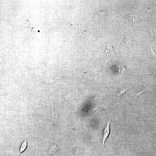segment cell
Instances as JSON below:
<instances>
[{"label":"cell","instance_id":"8","mask_svg":"<svg viewBox=\"0 0 156 156\" xmlns=\"http://www.w3.org/2000/svg\"><path fill=\"white\" fill-rule=\"evenodd\" d=\"M148 76L156 77V72H152L149 73Z\"/></svg>","mask_w":156,"mask_h":156},{"label":"cell","instance_id":"7","mask_svg":"<svg viewBox=\"0 0 156 156\" xmlns=\"http://www.w3.org/2000/svg\"><path fill=\"white\" fill-rule=\"evenodd\" d=\"M57 148L56 147V146H53V147L51 149L50 151V154H52L54 153L55 151L57 150Z\"/></svg>","mask_w":156,"mask_h":156},{"label":"cell","instance_id":"6","mask_svg":"<svg viewBox=\"0 0 156 156\" xmlns=\"http://www.w3.org/2000/svg\"><path fill=\"white\" fill-rule=\"evenodd\" d=\"M128 89V88L123 89L122 90H121V91L119 92V93L118 94V96H121V95H122L124 93V92H125L126 91H127V90Z\"/></svg>","mask_w":156,"mask_h":156},{"label":"cell","instance_id":"4","mask_svg":"<svg viewBox=\"0 0 156 156\" xmlns=\"http://www.w3.org/2000/svg\"><path fill=\"white\" fill-rule=\"evenodd\" d=\"M150 51L151 55L153 58H156V53L152 46L150 48Z\"/></svg>","mask_w":156,"mask_h":156},{"label":"cell","instance_id":"3","mask_svg":"<svg viewBox=\"0 0 156 156\" xmlns=\"http://www.w3.org/2000/svg\"><path fill=\"white\" fill-rule=\"evenodd\" d=\"M27 146V141L26 140L22 144L21 146L20 152L19 153H22L25 151L26 149Z\"/></svg>","mask_w":156,"mask_h":156},{"label":"cell","instance_id":"9","mask_svg":"<svg viewBox=\"0 0 156 156\" xmlns=\"http://www.w3.org/2000/svg\"><path fill=\"white\" fill-rule=\"evenodd\" d=\"M146 89L144 90H141L140 92H137L136 94V96H139V95L142 94L143 92H144L146 91Z\"/></svg>","mask_w":156,"mask_h":156},{"label":"cell","instance_id":"5","mask_svg":"<svg viewBox=\"0 0 156 156\" xmlns=\"http://www.w3.org/2000/svg\"><path fill=\"white\" fill-rule=\"evenodd\" d=\"M150 33L151 35H152L154 37L156 36V30L155 29H150Z\"/></svg>","mask_w":156,"mask_h":156},{"label":"cell","instance_id":"1","mask_svg":"<svg viewBox=\"0 0 156 156\" xmlns=\"http://www.w3.org/2000/svg\"><path fill=\"white\" fill-rule=\"evenodd\" d=\"M111 121V119L110 120L107 126L104 129L103 140V144L104 146L105 145V144L106 141L108 138L109 136L110 133V124Z\"/></svg>","mask_w":156,"mask_h":156},{"label":"cell","instance_id":"2","mask_svg":"<svg viewBox=\"0 0 156 156\" xmlns=\"http://www.w3.org/2000/svg\"><path fill=\"white\" fill-rule=\"evenodd\" d=\"M52 124L53 126H54L57 120V114L55 110L54 107L53 105L52 109Z\"/></svg>","mask_w":156,"mask_h":156}]
</instances>
